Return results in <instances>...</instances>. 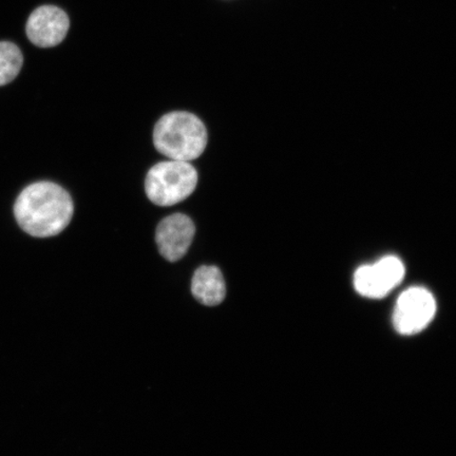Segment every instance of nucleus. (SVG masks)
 <instances>
[{"mask_svg": "<svg viewBox=\"0 0 456 456\" xmlns=\"http://www.w3.org/2000/svg\"><path fill=\"white\" fill-rule=\"evenodd\" d=\"M196 228L190 216L174 214L159 222L156 240L159 253L170 262L178 261L185 256L195 237Z\"/></svg>", "mask_w": 456, "mask_h": 456, "instance_id": "nucleus-7", "label": "nucleus"}, {"mask_svg": "<svg viewBox=\"0 0 456 456\" xmlns=\"http://www.w3.org/2000/svg\"><path fill=\"white\" fill-rule=\"evenodd\" d=\"M191 292L202 305L208 306L220 305L225 298L226 285L218 267L200 266L192 278Z\"/></svg>", "mask_w": 456, "mask_h": 456, "instance_id": "nucleus-8", "label": "nucleus"}, {"mask_svg": "<svg viewBox=\"0 0 456 456\" xmlns=\"http://www.w3.org/2000/svg\"><path fill=\"white\" fill-rule=\"evenodd\" d=\"M24 64V56L16 45L0 43V86L7 85L16 78Z\"/></svg>", "mask_w": 456, "mask_h": 456, "instance_id": "nucleus-9", "label": "nucleus"}, {"mask_svg": "<svg viewBox=\"0 0 456 456\" xmlns=\"http://www.w3.org/2000/svg\"><path fill=\"white\" fill-rule=\"evenodd\" d=\"M436 313V302L429 290L410 288L396 301L393 324L399 334H418L429 326Z\"/></svg>", "mask_w": 456, "mask_h": 456, "instance_id": "nucleus-4", "label": "nucleus"}, {"mask_svg": "<svg viewBox=\"0 0 456 456\" xmlns=\"http://www.w3.org/2000/svg\"><path fill=\"white\" fill-rule=\"evenodd\" d=\"M74 213L72 198L51 182H37L21 191L14 205L17 224L28 235L48 238L69 225Z\"/></svg>", "mask_w": 456, "mask_h": 456, "instance_id": "nucleus-1", "label": "nucleus"}, {"mask_svg": "<svg viewBox=\"0 0 456 456\" xmlns=\"http://www.w3.org/2000/svg\"><path fill=\"white\" fill-rule=\"evenodd\" d=\"M208 139V130L201 119L185 111L165 114L153 131L157 151L175 161L198 159L207 148Z\"/></svg>", "mask_w": 456, "mask_h": 456, "instance_id": "nucleus-2", "label": "nucleus"}, {"mask_svg": "<svg viewBox=\"0 0 456 456\" xmlns=\"http://www.w3.org/2000/svg\"><path fill=\"white\" fill-rule=\"evenodd\" d=\"M198 173L190 162L165 161L148 171L146 195L159 207H173L184 201L196 190Z\"/></svg>", "mask_w": 456, "mask_h": 456, "instance_id": "nucleus-3", "label": "nucleus"}, {"mask_svg": "<svg viewBox=\"0 0 456 456\" xmlns=\"http://www.w3.org/2000/svg\"><path fill=\"white\" fill-rule=\"evenodd\" d=\"M69 17L54 5H43L34 10L27 22V36L41 48H53L64 41L69 30Z\"/></svg>", "mask_w": 456, "mask_h": 456, "instance_id": "nucleus-6", "label": "nucleus"}, {"mask_svg": "<svg viewBox=\"0 0 456 456\" xmlns=\"http://www.w3.org/2000/svg\"><path fill=\"white\" fill-rule=\"evenodd\" d=\"M404 273L401 259L387 256L374 265L359 267L354 275V287L364 297L383 298L403 281Z\"/></svg>", "mask_w": 456, "mask_h": 456, "instance_id": "nucleus-5", "label": "nucleus"}]
</instances>
